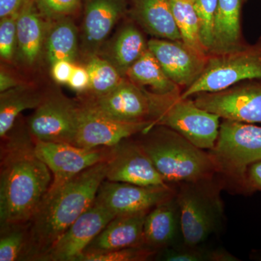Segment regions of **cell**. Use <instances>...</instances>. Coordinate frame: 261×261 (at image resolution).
Returning a JSON list of instances; mask_svg holds the SVG:
<instances>
[{
	"label": "cell",
	"mask_w": 261,
	"mask_h": 261,
	"mask_svg": "<svg viewBox=\"0 0 261 261\" xmlns=\"http://www.w3.org/2000/svg\"><path fill=\"white\" fill-rule=\"evenodd\" d=\"M0 170L1 231L27 226L53 181L50 170L35 152L30 133L4 137Z\"/></svg>",
	"instance_id": "6da1fadb"
},
{
	"label": "cell",
	"mask_w": 261,
	"mask_h": 261,
	"mask_svg": "<svg viewBox=\"0 0 261 261\" xmlns=\"http://www.w3.org/2000/svg\"><path fill=\"white\" fill-rule=\"evenodd\" d=\"M106 161L84 170L56 191L46 194L27 226L25 258L42 260L58 239L94 203L106 179Z\"/></svg>",
	"instance_id": "7a4b0ae2"
},
{
	"label": "cell",
	"mask_w": 261,
	"mask_h": 261,
	"mask_svg": "<svg viewBox=\"0 0 261 261\" xmlns=\"http://www.w3.org/2000/svg\"><path fill=\"white\" fill-rule=\"evenodd\" d=\"M140 145L166 181L197 183L216 168L212 156L167 127H152Z\"/></svg>",
	"instance_id": "3957f363"
},
{
	"label": "cell",
	"mask_w": 261,
	"mask_h": 261,
	"mask_svg": "<svg viewBox=\"0 0 261 261\" xmlns=\"http://www.w3.org/2000/svg\"><path fill=\"white\" fill-rule=\"evenodd\" d=\"M178 93L160 95L151 92L150 120L177 132L199 148L214 149L219 137L220 117L197 106Z\"/></svg>",
	"instance_id": "277c9868"
},
{
	"label": "cell",
	"mask_w": 261,
	"mask_h": 261,
	"mask_svg": "<svg viewBox=\"0 0 261 261\" xmlns=\"http://www.w3.org/2000/svg\"><path fill=\"white\" fill-rule=\"evenodd\" d=\"M261 80V37L252 44L210 55L200 76L181 94L184 99L219 92L246 81Z\"/></svg>",
	"instance_id": "5b68a950"
},
{
	"label": "cell",
	"mask_w": 261,
	"mask_h": 261,
	"mask_svg": "<svg viewBox=\"0 0 261 261\" xmlns=\"http://www.w3.org/2000/svg\"><path fill=\"white\" fill-rule=\"evenodd\" d=\"M212 149L216 167L245 178L249 166L261 161V126L225 120L220 125L219 137Z\"/></svg>",
	"instance_id": "8992f818"
},
{
	"label": "cell",
	"mask_w": 261,
	"mask_h": 261,
	"mask_svg": "<svg viewBox=\"0 0 261 261\" xmlns=\"http://www.w3.org/2000/svg\"><path fill=\"white\" fill-rule=\"evenodd\" d=\"M34 142L36 154L53 175L47 193L56 191L84 170L107 161L111 151V147L89 149L68 143Z\"/></svg>",
	"instance_id": "52a82bcc"
},
{
	"label": "cell",
	"mask_w": 261,
	"mask_h": 261,
	"mask_svg": "<svg viewBox=\"0 0 261 261\" xmlns=\"http://www.w3.org/2000/svg\"><path fill=\"white\" fill-rule=\"evenodd\" d=\"M195 96L197 106L224 120L261 123V80L246 81L224 90Z\"/></svg>",
	"instance_id": "ba28073f"
},
{
	"label": "cell",
	"mask_w": 261,
	"mask_h": 261,
	"mask_svg": "<svg viewBox=\"0 0 261 261\" xmlns=\"http://www.w3.org/2000/svg\"><path fill=\"white\" fill-rule=\"evenodd\" d=\"M79 105L61 94L44 96L29 118V132L36 141L74 145Z\"/></svg>",
	"instance_id": "9c48e42d"
},
{
	"label": "cell",
	"mask_w": 261,
	"mask_h": 261,
	"mask_svg": "<svg viewBox=\"0 0 261 261\" xmlns=\"http://www.w3.org/2000/svg\"><path fill=\"white\" fill-rule=\"evenodd\" d=\"M152 121L124 122L113 119L87 102L79 105V121L74 145L84 148L113 147L130 136L148 132Z\"/></svg>",
	"instance_id": "30bf717a"
},
{
	"label": "cell",
	"mask_w": 261,
	"mask_h": 261,
	"mask_svg": "<svg viewBox=\"0 0 261 261\" xmlns=\"http://www.w3.org/2000/svg\"><path fill=\"white\" fill-rule=\"evenodd\" d=\"M171 197L172 190L167 185L142 187L106 179L94 201L118 216L148 211Z\"/></svg>",
	"instance_id": "8fae6325"
},
{
	"label": "cell",
	"mask_w": 261,
	"mask_h": 261,
	"mask_svg": "<svg viewBox=\"0 0 261 261\" xmlns=\"http://www.w3.org/2000/svg\"><path fill=\"white\" fill-rule=\"evenodd\" d=\"M106 179L142 187L166 186V181L140 144L120 142L111 147Z\"/></svg>",
	"instance_id": "7c38bea8"
},
{
	"label": "cell",
	"mask_w": 261,
	"mask_h": 261,
	"mask_svg": "<svg viewBox=\"0 0 261 261\" xmlns=\"http://www.w3.org/2000/svg\"><path fill=\"white\" fill-rule=\"evenodd\" d=\"M116 217L94 201L58 239L42 260L77 261L94 238Z\"/></svg>",
	"instance_id": "4fadbf2b"
},
{
	"label": "cell",
	"mask_w": 261,
	"mask_h": 261,
	"mask_svg": "<svg viewBox=\"0 0 261 261\" xmlns=\"http://www.w3.org/2000/svg\"><path fill=\"white\" fill-rule=\"evenodd\" d=\"M147 47L168 78L181 88L190 87L200 76L209 57L181 40L156 38L147 42Z\"/></svg>",
	"instance_id": "5bb4252c"
},
{
	"label": "cell",
	"mask_w": 261,
	"mask_h": 261,
	"mask_svg": "<svg viewBox=\"0 0 261 261\" xmlns=\"http://www.w3.org/2000/svg\"><path fill=\"white\" fill-rule=\"evenodd\" d=\"M193 184L182 187L177 197L182 235L185 243L191 247L203 243L216 224L212 200Z\"/></svg>",
	"instance_id": "9a60e30c"
},
{
	"label": "cell",
	"mask_w": 261,
	"mask_h": 261,
	"mask_svg": "<svg viewBox=\"0 0 261 261\" xmlns=\"http://www.w3.org/2000/svg\"><path fill=\"white\" fill-rule=\"evenodd\" d=\"M106 116L124 122L151 121L150 92L124 80L111 92L85 101Z\"/></svg>",
	"instance_id": "2e32d148"
},
{
	"label": "cell",
	"mask_w": 261,
	"mask_h": 261,
	"mask_svg": "<svg viewBox=\"0 0 261 261\" xmlns=\"http://www.w3.org/2000/svg\"><path fill=\"white\" fill-rule=\"evenodd\" d=\"M147 212L116 216L94 239L84 253H102L142 246L145 244L144 224Z\"/></svg>",
	"instance_id": "e0dca14e"
},
{
	"label": "cell",
	"mask_w": 261,
	"mask_h": 261,
	"mask_svg": "<svg viewBox=\"0 0 261 261\" xmlns=\"http://www.w3.org/2000/svg\"><path fill=\"white\" fill-rule=\"evenodd\" d=\"M123 10L121 0H89L82 24V46L89 58L97 56Z\"/></svg>",
	"instance_id": "ac0fdd59"
},
{
	"label": "cell",
	"mask_w": 261,
	"mask_h": 261,
	"mask_svg": "<svg viewBox=\"0 0 261 261\" xmlns=\"http://www.w3.org/2000/svg\"><path fill=\"white\" fill-rule=\"evenodd\" d=\"M47 27L34 0H25L17 20V55L28 66L37 63L44 49Z\"/></svg>",
	"instance_id": "d6986e66"
},
{
	"label": "cell",
	"mask_w": 261,
	"mask_h": 261,
	"mask_svg": "<svg viewBox=\"0 0 261 261\" xmlns=\"http://www.w3.org/2000/svg\"><path fill=\"white\" fill-rule=\"evenodd\" d=\"M242 4L243 0H218L209 56L234 50L245 44L242 35Z\"/></svg>",
	"instance_id": "ffe728a7"
},
{
	"label": "cell",
	"mask_w": 261,
	"mask_h": 261,
	"mask_svg": "<svg viewBox=\"0 0 261 261\" xmlns=\"http://www.w3.org/2000/svg\"><path fill=\"white\" fill-rule=\"evenodd\" d=\"M136 16L142 27L154 37L182 41L170 0H139Z\"/></svg>",
	"instance_id": "44dd1931"
},
{
	"label": "cell",
	"mask_w": 261,
	"mask_h": 261,
	"mask_svg": "<svg viewBox=\"0 0 261 261\" xmlns=\"http://www.w3.org/2000/svg\"><path fill=\"white\" fill-rule=\"evenodd\" d=\"M49 23L44 49L47 61L51 65L61 61L73 63L79 49L78 31L75 24L67 17Z\"/></svg>",
	"instance_id": "7402d4cb"
},
{
	"label": "cell",
	"mask_w": 261,
	"mask_h": 261,
	"mask_svg": "<svg viewBox=\"0 0 261 261\" xmlns=\"http://www.w3.org/2000/svg\"><path fill=\"white\" fill-rule=\"evenodd\" d=\"M126 76L141 88L149 87L153 94L166 95L181 92V87L168 78L148 49L132 65Z\"/></svg>",
	"instance_id": "603a6c76"
},
{
	"label": "cell",
	"mask_w": 261,
	"mask_h": 261,
	"mask_svg": "<svg viewBox=\"0 0 261 261\" xmlns=\"http://www.w3.org/2000/svg\"><path fill=\"white\" fill-rule=\"evenodd\" d=\"M178 203L172 199L165 201L147 213L144 224V241L149 246L160 247L171 243L177 230Z\"/></svg>",
	"instance_id": "cb8c5ba5"
},
{
	"label": "cell",
	"mask_w": 261,
	"mask_h": 261,
	"mask_svg": "<svg viewBox=\"0 0 261 261\" xmlns=\"http://www.w3.org/2000/svg\"><path fill=\"white\" fill-rule=\"evenodd\" d=\"M44 97L37 89L24 84L2 92L0 96L1 138H4L11 130L20 113L25 110L37 108Z\"/></svg>",
	"instance_id": "d4e9b609"
},
{
	"label": "cell",
	"mask_w": 261,
	"mask_h": 261,
	"mask_svg": "<svg viewBox=\"0 0 261 261\" xmlns=\"http://www.w3.org/2000/svg\"><path fill=\"white\" fill-rule=\"evenodd\" d=\"M147 49V42L142 33L133 24H127L117 34L106 60L124 77Z\"/></svg>",
	"instance_id": "484cf974"
},
{
	"label": "cell",
	"mask_w": 261,
	"mask_h": 261,
	"mask_svg": "<svg viewBox=\"0 0 261 261\" xmlns=\"http://www.w3.org/2000/svg\"><path fill=\"white\" fill-rule=\"evenodd\" d=\"M170 4L182 42L196 51L209 56L201 41L200 20L193 0H170Z\"/></svg>",
	"instance_id": "4316f807"
},
{
	"label": "cell",
	"mask_w": 261,
	"mask_h": 261,
	"mask_svg": "<svg viewBox=\"0 0 261 261\" xmlns=\"http://www.w3.org/2000/svg\"><path fill=\"white\" fill-rule=\"evenodd\" d=\"M86 69L89 76L88 89L94 97L111 92L124 81L111 62L97 56L90 57Z\"/></svg>",
	"instance_id": "83f0119b"
},
{
	"label": "cell",
	"mask_w": 261,
	"mask_h": 261,
	"mask_svg": "<svg viewBox=\"0 0 261 261\" xmlns=\"http://www.w3.org/2000/svg\"><path fill=\"white\" fill-rule=\"evenodd\" d=\"M27 243V226L1 231L0 261H14L24 257Z\"/></svg>",
	"instance_id": "f1b7e54d"
},
{
	"label": "cell",
	"mask_w": 261,
	"mask_h": 261,
	"mask_svg": "<svg viewBox=\"0 0 261 261\" xmlns=\"http://www.w3.org/2000/svg\"><path fill=\"white\" fill-rule=\"evenodd\" d=\"M193 3L200 20L201 41L209 55L214 42L218 0H193Z\"/></svg>",
	"instance_id": "f546056e"
},
{
	"label": "cell",
	"mask_w": 261,
	"mask_h": 261,
	"mask_svg": "<svg viewBox=\"0 0 261 261\" xmlns=\"http://www.w3.org/2000/svg\"><path fill=\"white\" fill-rule=\"evenodd\" d=\"M152 250L142 246L128 247L121 250L102 252L84 253L77 261H141L147 260Z\"/></svg>",
	"instance_id": "4dcf8cb0"
},
{
	"label": "cell",
	"mask_w": 261,
	"mask_h": 261,
	"mask_svg": "<svg viewBox=\"0 0 261 261\" xmlns=\"http://www.w3.org/2000/svg\"><path fill=\"white\" fill-rule=\"evenodd\" d=\"M18 15L19 12L1 18L0 21V56L4 61H12L16 51Z\"/></svg>",
	"instance_id": "1f68e13d"
},
{
	"label": "cell",
	"mask_w": 261,
	"mask_h": 261,
	"mask_svg": "<svg viewBox=\"0 0 261 261\" xmlns=\"http://www.w3.org/2000/svg\"><path fill=\"white\" fill-rule=\"evenodd\" d=\"M34 3L42 18L50 22L74 13L80 0H34Z\"/></svg>",
	"instance_id": "d6a6232c"
},
{
	"label": "cell",
	"mask_w": 261,
	"mask_h": 261,
	"mask_svg": "<svg viewBox=\"0 0 261 261\" xmlns=\"http://www.w3.org/2000/svg\"><path fill=\"white\" fill-rule=\"evenodd\" d=\"M74 65L66 61L56 62L51 65V74L53 79L59 84H68Z\"/></svg>",
	"instance_id": "836d02e7"
},
{
	"label": "cell",
	"mask_w": 261,
	"mask_h": 261,
	"mask_svg": "<svg viewBox=\"0 0 261 261\" xmlns=\"http://www.w3.org/2000/svg\"><path fill=\"white\" fill-rule=\"evenodd\" d=\"M68 85L77 91H83L89 88V76L86 68L74 66Z\"/></svg>",
	"instance_id": "e575fe53"
},
{
	"label": "cell",
	"mask_w": 261,
	"mask_h": 261,
	"mask_svg": "<svg viewBox=\"0 0 261 261\" xmlns=\"http://www.w3.org/2000/svg\"><path fill=\"white\" fill-rule=\"evenodd\" d=\"M203 256L199 252L192 251H176L168 250L165 252L163 260L167 261H200L203 260Z\"/></svg>",
	"instance_id": "d590c367"
},
{
	"label": "cell",
	"mask_w": 261,
	"mask_h": 261,
	"mask_svg": "<svg viewBox=\"0 0 261 261\" xmlns=\"http://www.w3.org/2000/svg\"><path fill=\"white\" fill-rule=\"evenodd\" d=\"M245 177L249 186L261 192V161L249 166Z\"/></svg>",
	"instance_id": "8d00e7d4"
},
{
	"label": "cell",
	"mask_w": 261,
	"mask_h": 261,
	"mask_svg": "<svg viewBox=\"0 0 261 261\" xmlns=\"http://www.w3.org/2000/svg\"><path fill=\"white\" fill-rule=\"evenodd\" d=\"M25 0H0V18L20 11Z\"/></svg>",
	"instance_id": "74e56055"
},
{
	"label": "cell",
	"mask_w": 261,
	"mask_h": 261,
	"mask_svg": "<svg viewBox=\"0 0 261 261\" xmlns=\"http://www.w3.org/2000/svg\"><path fill=\"white\" fill-rule=\"evenodd\" d=\"M20 85L18 80L8 72L2 69L0 72V92H4L10 89L14 88Z\"/></svg>",
	"instance_id": "f35d334b"
},
{
	"label": "cell",
	"mask_w": 261,
	"mask_h": 261,
	"mask_svg": "<svg viewBox=\"0 0 261 261\" xmlns=\"http://www.w3.org/2000/svg\"><path fill=\"white\" fill-rule=\"evenodd\" d=\"M245 1H246V0H245Z\"/></svg>",
	"instance_id": "ab89813d"
}]
</instances>
